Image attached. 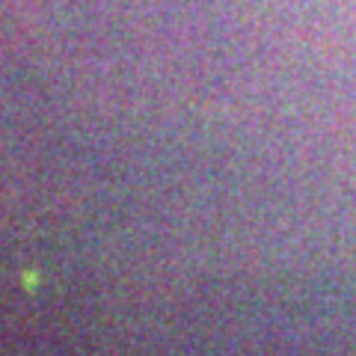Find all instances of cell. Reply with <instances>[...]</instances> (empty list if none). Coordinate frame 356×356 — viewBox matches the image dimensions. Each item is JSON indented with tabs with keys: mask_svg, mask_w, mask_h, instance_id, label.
Segmentation results:
<instances>
[{
	"mask_svg": "<svg viewBox=\"0 0 356 356\" xmlns=\"http://www.w3.org/2000/svg\"><path fill=\"white\" fill-rule=\"evenodd\" d=\"M24 285H27V288H30V291H33V288H36V285H39V276H36V273H33V270H27V273H24Z\"/></svg>",
	"mask_w": 356,
	"mask_h": 356,
	"instance_id": "cell-1",
	"label": "cell"
}]
</instances>
